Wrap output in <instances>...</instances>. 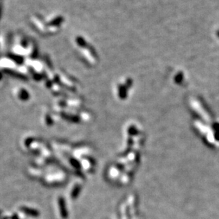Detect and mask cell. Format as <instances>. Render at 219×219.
<instances>
[{
  "label": "cell",
  "mask_w": 219,
  "mask_h": 219,
  "mask_svg": "<svg viewBox=\"0 0 219 219\" xmlns=\"http://www.w3.org/2000/svg\"><path fill=\"white\" fill-rule=\"evenodd\" d=\"M80 51L82 56L85 58L88 63L95 65L98 61V56L94 48L90 44H87L85 46L80 48Z\"/></svg>",
  "instance_id": "1"
},
{
  "label": "cell",
  "mask_w": 219,
  "mask_h": 219,
  "mask_svg": "<svg viewBox=\"0 0 219 219\" xmlns=\"http://www.w3.org/2000/svg\"><path fill=\"white\" fill-rule=\"evenodd\" d=\"M30 21L38 31L44 34H47V25L46 21L40 16L33 15L30 17Z\"/></svg>",
  "instance_id": "2"
},
{
  "label": "cell",
  "mask_w": 219,
  "mask_h": 219,
  "mask_svg": "<svg viewBox=\"0 0 219 219\" xmlns=\"http://www.w3.org/2000/svg\"><path fill=\"white\" fill-rule=\"evenodd\" d=\"M17 97L22 101H26L29 99V93L24 88H20L17 91Z\"/></svg>",
  "instance_id": "3"
},
{
  "label": "cell",
  "mask_w": 219,
  "mask_h": 219,
  "mask_svg": "<svg viewBox=\"0 0 219 219\" xmlns=\"http://www.w3.org/2000/svg\"><path fill=\"white\" fill-rule=\"evenodd\" d=\"M79 184H77V186L74 188H73V189H74V191H73V193H72V196L73 197L75 196V195L80 191V186Z\"/></svg>",
  "instance_id": "4"
},
{
  "label": "cell",
  "mask_w": 219,
  "mask_h": 219,
  "mask_svg": "<svg viewBox=\"0 0 219 219\" xmlns=\"http://www.w3.org/2000/svg\"><path fill=\"white\" fill-rule=\"evenodd\" d=\"M0 15H1V7H0Z\"/></svg>",
  "instance_id": "5"
}]
</instances>
